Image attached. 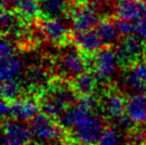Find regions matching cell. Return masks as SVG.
<instances>
[{
    "label": "cell",
    "instance_id": "1",
    "mask_svg": "<svg viewBox=\"0 0 146 145\" xmlns=\"http://www.w3.org/2000/svg\"><path fill=\"white\" fill-rule=\"evenodd\" d=\"M78 94L72 86L63 80L49 81L47 86L38 98L42 111L49 116L59 118L69 106L78 99Z\"/></svg>",
    "mask_w": 146,
    "mask_h": 145
},
{
    "label": "cell",
    "instance_id": "2",
    "mask_svg": "<svg viewBox=\"0 0 146 145\" xmlns=\"http://www.w3.org/2000/svg\"><path fill=\"white\" fill-rule=\"evenodd\" d=\"M30 128L33 138L42 144L49 145L66 140V132L61 123L46 113H38L31 120Z\"/></svg>",
    "mask_w": 146,
    "mask_h": 145
},
{
    "label": "cell",
    "instance_id": "3",
    "mask_svg": "<svg viewBox=\"0 0 146 145\" xmlns=\"http://www.w3.org/2000/svg\"><path fill=\"white\" fill-rule=\"evenodd\" d=\"M90 56L85 55L77 46H66L59 57V69L66 78H75L88 71Z\"/></svg>",
    "mask_w": 146,
    "mask_h": 145
},
{
    "label": "cell",
    "instance_id": "4",
    "mask_svg": "<svg viewBox=\"0 0 146 145\" xmlns=\"http://www.w3.org/2000/svg\"><path fill=\"white\" fill-rule=\"evenodd\" d=\"M90 63H92L93 72L99 82L108 81L119 67V60L115 49L110 46L100 48L98 51L90 56Z\"/></svg>",
    "mask_w": 146,
    "mask_h": 145
},
{
    "label": "cell",
    "instance_id": "5",
    "mask_svg": "<svg viewBox=\"0 0 146 145\" xmlns=\"http://www.w3.org/2000/svg\"><path fill=\"white\" fill-rule=\"evenodd\" d=\"M67 14L74 31H84L94 29L100 21L99 13L96 7L84 0L74 3L69 8Z\"/></svg>",
    "mask_w": 146,
    "mask_h": 145
},
{
    "label": "cell",
    "instance_id": "6",
    "mask_svg": "<svg viewBox=\"0 0 146 145\" xmlns=\"http://www.w3.org/2000/svg\"><path fill=\"white\" fill-rule=\"evenodd\" d=\"M115 50L121 65L127 67L144 58L146 50L145 42L140 36L127 35L118 43Z\"/></svg>",
    "mask_w": 146,
    "mask_h": 145
},
{
    "label": "cell",
    "instance_id": "7",
    "mask_svg": "<svg viewBox=\"0 0 146 145\" xmlns=\"http://www.w3.org/2000/svg\"><path fill=\"white\" fill-rule=\"evenodd\" d=\"M104 130V120L94 113L88 120L70 129V133L72 137L78 141L84 142L90 145H96Z\"/></svg>",
    "mask_w": 146,
    "mask_h": 145
},
{
    "label": "cell",
    "instance_id": "8",
    "mask_svg": "<svg viewBox=\"0 0 146 145\" xmlns=\"http://www.w3.org/2000/svg\"><path fill=\"white\" fill-rule=\"evenodd\" d=\"M3 145H29L32 139L30 126L25 121L16 118H5L2 123Z\"/></svg>",
    "mask_w": 146,
    "mask_h": 145
},
{
    "label": "cell",
    "instance_id": "9",
    "mask_svg": "<svg viewBox=\"0 0 146 145\" xmlns=\"http://www.w3.org/2000/svg\"><path fill=\"white\" fill-rule=\"evenodd\" d=\"M40 33L45 40L57 45H64L69 39L68 29L60 18H46L37 24Z\"/></svg>",
    "mask_w": 146,
    "mask_h": 145
},
{
    "label": "cell",
    "instance_id": "10",
    "mask_svg": "<svg viewBox=\"0 0 146 145\" xmlns=\"http://www.w3.org/2000/svg\"><path fill=\"white\" fill-rule=\"evenodd\" d=\"M123 83L132 92L146 94V60L144 58L126 67Z\"/></svg>",
    "mask_w": 146,
    "mask_h": 145
},
{
    "label": "cell",
    "instance_id": "11",
    "mask_svg": "<svg viewBox=\"0 0 146 145\" xmlns=\"http://www.w3.org/2000/svg\"><path fill=\"white\" fill-rule=\"evenodd\" d=\"M114 12L119 19L138 23L146 15V2L143 0H116Z\"/></svg>",
    "mask_w": 146,
    "mask_h": 145
},
{
    "label": "cell",
    "instance_id": "12",
    "mask_svg": "<svg viewBox=\"0 0 146 145\" xmlns=\"http://www.w3.org/2000/svg\"><path fill=\"white\" fill-rule=\"evenodd\" d=\"M126 101L127 99L119 92L109 91L104 94L98 105L100 107L102 116L106 118L115 120L125 113Z\"/></svg>",
    "mask_w": 146,
    "mask_h": 145
},
{
    "label": "cell",
    "instance_id": "13",
    "mask_svg": "<svg viewBox=\"0 0 146 145\" xmlns=\"http://www.w3.org/2000/svg\"><path fill=\"white\" fill-rule=\"evenodd\" d=\"M11 102L10 116L19 121H29L38 114L41 109L40 101L32 97H18Z\"/></svg>",
    "mask_w": 146,
    "mask_h": 145
},
{
    "label": "cell",
    "instance_id": "14",
    "mask_svg": "<svg viewBox=\"0 0 146 145\" xmlns=\"http://www.w3.org/2000/svg\"><path fill=\"white\" fill-rule=\"evenodd\" d=\"M72 39L74 44L88 56L94 55L102 48V46H104L98 33L94 29L84 31H74Z\"/></svg>",
    "mask_w": 146,
    "mask_h": 145
},
{
    "label": "cell",
    "instance_id": "15",
    "mask_svg": "<svg viewBox=\"0 0 146 145\" xmlns=\"http://www.w3.org/2000/svg\"><path fill=\"white\" fill-rule=\"evenodd\" d=\"M125 113L134 123L141 125L146 123V94L134 93L127 98Z\"/></svg>",
    "mask_w": 146,
    "mask_h": 145
},
{
    "label": "cell",
    "instance_id": "16",
    "mask_svg": "<svg viewBox=\"0 0 146 145\" xmlns=\"http://www.w3.org/2000/svg\"><path fill=\"white\" fill-rule=\"evenodd\" d=\"M2 10H12L19 14L26 20L33 19L38 15V0H1Z\"/></svg>",
    "mask_w": 146,
    "mask_h": 145
},
{
    "label": "cell",
    "instance_id": "17",
    "mask_svg": "<svg viewBox=\"0 0 146 145\" xmlns=\"http://www.w3.org/2000/svg\"><path fill=\"white\" fill-rule=\"evenodd\" d=\"M98 82L99 81L93 71L92 72L86 71L80 74L79 76L73 78V81L70 83L75 92L78 94V96H86V95H93Z\"/></svg>",
    "mask_w": 146,
    "mask_h": 145
},
{
    "label": "cell",
    "instance_id": "18",
    "mask_svg": "<svg viewBox=\"0 0 146 145\" xmlns=\"http://www.w3.org/2000/svg\"><path fill=\"white\" fill-rule=\"evenodd\" d=\"M27 20L12 10H2L1 26L2 31L7 34H21Z\"/></svg>",
    "mask_w": 146,
    "mask_h": 145
},
{
    "label": "cell",
    "instance_id": "19",
    "mask_svg": "<svg viewBox=\"0 0 146 145\" xmlns=\"http://www.w3.org/2000/svg\"><path fill=\"white\" fill-rule=\"evenodd\" d=\"M40 11L46 18H60L68 13V0H38Z\"/></svg>",
    "mask_w": 146,
    "mask_h": 145
},
{
    "label": "cell",
    "instance_id": "20",
    "mask_svg": "<svg viewBox=\"0 0 146 145\" xmlns=\"http://www.w3.org/2000/svg\"><path fill=\"white\" fill-rule=\"evenodd\" d=\"M95 30L98 33L104 46H111L117 43L118 37L121 35L115 24V20L114 21L110 19L100 20L96 26Z\"/></svg>",
    "mask_w": 146,
    "mask_h": 145
},
{
    "label": "cell",
    "instance_id": "21",
    "mask_svg": "<svg viewBox=\"0 0 146 145\" xmlns=\"http://www.w3.org/2000/svg\"><path fill=\"white\" fill-rule=\"evenodd\" d=\"M23 71V61L16 55L1 59V81L17 79Z\"/></svg>",
    "mask_w": 146,
    "mask_h": 145
},
{
    "label": "cell",
    "instance_id": "22",
    "mask_svg": "<svg viewBox=\"0 0 146 145\" xmlns=\"http://www.w3.org/2000/svg\"><path fill=\"white\" fill-rule=\"evenodd\" d=\"M96 145H126V140L117 127H107Z\"/></svg>",
    "mask_w": 146,
    "mask_h": 145
},
{
    "label": "cell",
    "instance_id": "23",
    "mask_svg": "<svg viewBox=\"0 0 146 145\" xmlns=\"http://www.w3.org/2000/svg\"><path fill=\"white\" fill-rule=\"evenodd\" d=\"M23 92L21 83L17 79H11V80L2 81L1 84V95L2 98H5L8 100L12 101L21 97Z\"/></svg>",
    "mask_w": 146,
    "mask_h": 145
},
{
    "label": "cell",
    "instance_id": "24",
    "mask_svg": "<svg viewBox=\"0 0 146 145\" xmlns=\"http://www.w3.org/2000/svg\"><path fill=\"white\" fill-rule=\"evenodd\" d=\"M115 24H116V27L118 29V32L121 33V35L123 36L131 35V33L135 31V25H134V23L117 18V19L115 20Z\"/></svg>",
    "mask_w": 146,
    "mask_h": 145
},
{
    "label": "cell",
    "instance_id": "25",
    "mask_svg": "<svg viewBox=\"0 0 146 145\" xmlns=\"http://www.w3.org/2000/svg\"><path fill=\"white\" fill-rule=\"evenodd\" d=\"M15 55V47L11 41L9 39H3L1 41V46H0V56L1 59H5L9 57H12Z\"/></svg>",
    "mask_w": 146,
    "mask_h": 145
},
{
    "label": "cell",
    "instance_id": "26",
    "mask_svg": "<svg viewBox=\"0 0 146 145\" xmlns=\"http://www.w3.org/2000/svg\"><path fill=\"white\" fill-rule=\"evenodd\" d=\"M135 32L146 43V15L135 25Z\"/></svg>",
    "mask_w": 146,
    "mask_h": 145
},
{
    "label": "cell",
    "instance_id": "27",
    "mask_svg": "<svg viewBox=\"0 0 146 145\" xmlns=\"http://www.w3.org/2000/svg\"><path fill=\"white\" fill-rule=\"evenodd\" d=\"M0 112H1L2 120H5L7 117L10 116V113H11V102H10V100L5 99V98H2L1 107H0Z\"/></svg>",
    "mask_w": 146,
    "mask_h": 145
},
{
    "label": "cell",
    "instance_id": "28",
    "mask_svg": "<svg viewBox=\"0 0 146 145\" xmlns=\"http://www.w3.org/2000/svg\"><path fill=\"white\" fill-rule=\"evenodd\" d=\"M65 145H90V144H86V143L81 141H78V140L74 139V138H66Z\"/></svg>",
    "mask_w": 146,
    "mask_h": 145
},
{
    "label": "cell",
    "instance_id": "29",
    "mask_svg": "<svg viewBox=\"0 0 146 145\" xmlns=\"http://www.w3.org/2000/svg\"><path fill=\"white\" fill-rule=\"evenodd\" d=\"M143 1H145V2H146V0H143Z\"/></svg>",
    "mask_w": 146,
    "mask_h": 145
}]
</instances>
